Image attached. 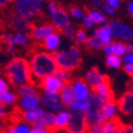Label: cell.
<instances>
[{
	"mask_svg": "<svg viewBox=\"0 0 133 133\" xmlns=\"http://www.w3.org/2000/svg\"><path fill=\"white\" fill-rule=\"evenodd\" d=\"M56 32V29L53 26L52 23L50 22H34L33 26L30 31V36L32 41H34L35 43H37V45L39 43L42 42V40L48 37L50 34Z\"/></svg>",
	"mask_w": 133,
	"mask_h": 133,
	"instance_id": "10",
	"label": "cell"
},
{
	"mask_svg": "<svg viewBox=\"0 0 133 133\" xmlns=\"http://www.w3.org/2000/svg\"><path fill=\"white\" fill-rule=\"evenodd\" d=\"M18 95L16 92L12 91V90H6L2 93H0V102L1 105L5 106V107H14L17 105L18 103Z\"/></svg>",
	"mask_w": 133,
	"mask_h": 133,
	"instance_id": "26",
	"label": "cell"
},
{
	"mask_svg": "<svg viewBox=\"0 0 133 133\" xmlns=\"http://www.w3.org/2000/svg\"><path fill=\"white\" fill-rule=\"evenodd\" d=\"M70 119V113L69 111H59L57 114H55V122H54V128L55 131L59 130H65V127Z\"/></svg>",
	"mask_w": 133,
	"mask_h": 133,
	"instance_id": "27",
	"label": "cell"
},
{
	"mask_svg": "<svg viewBox=\"0 0 133 133\" xmlns=\"http://www.w3.org/2000/svg\"><path fill=\"white\" fill-rule=\"evenodd\" d=\"M112 37L117 39L118 41H127L130 42L133 40V28L129 24L118 21V20H113L110 23H108Z\"/></svg>",
	"mask_w": 133,
	"mask_h": 133,
	"instance_id": "8",
	"label": "cell"
},
{
	"mask_svg": "<svg viewBox=\"0 0 133 133\" xmlns=\"http://www.w3.org/2000/svg\"><path fill=\"white\" fill-rule=\"evenodd\" d=\"M59 96H60V102H61L62 106L66 107V108H70L71 105L76 101L71 81L65 82V84L63 85V87L59 91Z\"/></svg>",
	"mask_w": 133,
	"mask_h": 133,
	"instance_id": "21",
	"label": "cell"
},
{
	"mask_svg": "<svg viewBox=\"0 0 133 133\" xmlns=\"http://www.w3.org/2000/svg\"><path fill=\"white\" fill-rule=\"evenodd\" d=\"M17 109V108H16ZM44 113L43 108L41 107H37L34 109H31V110H26V111H19V118L23 122H25L29 125H34L39 118L42 117V115Z\"/></svg>",
	"mask_w": 133,
	"mask_h": 133,
	"instance_id": "20",
	"label": "cell"
},
{
	"mask_svg": "<svg viewBox=\"0 0 133 133\" xmlns=\"http://www.w3.org/2000/svg\"><path fill=\"white\" fill-rule=\"evenodd\" d=\"M61 43V37L58 32H54L50 34L48 37H45L41 43H39L37 46L44 50L49 53H54L57 50H59V45Z\"/></svg>",
	"mask_w": 133,
	"mask_h": 133,
	"instance_id": "17",
	"label": "cell"
},
{
	"mask_svg": "<svg viewBox=\"0 0 133 133\" xmlns=\"http://www.w3.org/2000/svg\"><path fill=\"white\" fill-rule=\"evenodd\" d=\"M106 63L109 68L111 69H119L122 64H123V59L119 56H116V55H109L106 58Z\"/></svg>",
	"mask_w": 133,
	"mask_h": 133,
	"instance_id": "31",
	"label": "cell"
},
{
	"mask_svg": "<svg viewBox=\"0 0 133 133\" xmlns=\"http://www.w3.org/2000/svg\"><path fill=\"white\" fill-rule=\"evenodd\" d=\"M38 88L32 84H29V85H24V86H21L19 88H17V93L18 97H23V96H28V95H32V94H36V93H39L38 92Z\"/></svg>",
	"mask_w": 133,
	"mask_h": 133,
	"instance_id": "30",
	"label": "cell"
},
{
	"mask_svg": "<svg viewBox=\"0 0 133 133\" xmlns=\"http://www.w3.org/2000/svg\"><path fill=\"white\" fill-rule=\"evenodd\" d=\"M1 14H2V12H0V26H1L4 22V16H2Z\"/></svg>",
	"mask_w": 133,
	"mask_h": 133,
	"instance_id": "54",
	"label": "cell"
},
{
	"mask_svg": "<svg viewBox=\"0 0 133 133\" xmlns=\"http://www.w3.org/2000/svg\"><path fill=\"white\" fill-rule=\"evenodd\" d=\"M128 12L130 13V15L133 17V0H131V2L128 4Z\"/></svg>",
	"mask_w": 133,
	"mask_h": 133,
	"instance_id": "52",
	"label": "cell"
},
{
	"mask_svg": "<svg viewBox=\"0 0 133 133\" xmlns=\"http://www.w3.org/2000/svg\"><path fill=\"white\" fill-rule=\"evenodd\" d=\"M50 133H57V131L56 132H50Z\"/></svg>",
	"mask_w": 133,
	"mask_h": 133,
	"instance_id": "56",
	"label": "cell"
},
{
	"mask_svg": "<svg viewBox=\"0 0 133 133\" xmlns=\"http://www.w3.org/2000/svg\"><path fill=\"white\" fill-rule=\"evenodd\" d=\"M13 3V0H0V12H4Z\"/></svg>",
	"mask_w": 133,
	"mask_h": 133,
	"instance_id": "41",
	"label": "cell"
},
{
	"mask_svg": "<svg viewBox=\"0 0 133 133\" xmlns=\"http://www.w3.org/2000/svg\"><path fill=\"white\" fill-rule=\"evenodd\" d=\"M69 15H70V17H73L75 19H82V17L86 15V13H85L84 10L80 9V8L72 6L69 10Z\"/></svg>",
	"mask_w": 133,
	"mask_h": 133,
	"instance_id": "38",
	"label": "cell"
},
{
	"mask_svg": "<svg viewBox=\"0 0 133 133\" xmlns=\"http://www.w3.org/2000/svg\"><path fill=\"white\" fill-rule=\"evenodd\" d=\"M123 126L124 124L118 117L111 119V121H105L101 125L103 133H121Z\"/></svg>",
	"mask_w": 133,
	"mask_h": 133,
	"instance_id": "24",
	"label": "cell"
},
{
	"mask_svg": "<svg viewBox=\"0 0 133 133\" xmlns=\"http://www.w3.org/2000/svg\"><path fill=\"white\" fill-rule=\"evenodd\" d=\"M84 44L86 45V48L92 49V50H101V49H103V45L101 44V42L97 40V38L95 36L87 38L86 41L84 42Z\"/></svg>",
	"mask_w": 133,
	"mask_h": 133,
	"instance_id": "35",
	"label": "cell"
},
{
	"mask_svg": "<svg viewBox=\"0 0 133 133\" xmlns=\"http://www.w3.org/2000/svg\"><path fill=\"white\" fill-rule=\"evenodd\" d=\"M28 60L33 77V84L37 88L42 79L54 75L58 69L53 53H49L39 46L30 50Z\"/></svg>",
	"mask_w": 133,
	"mask_h": 133,
	"instance_id": "1",
	"label": "cell"
},
{
	"mask_svg": "<svg viewBox=\"0 0 133 133\" xmlns=\"http://www.w3.org/2000/svg\"><path fill=\"white\" fill-rule=\"evenodd\" d=\"M46 12L50 19L52 21L53 26L56 30H62L64 26L71 23L69 12H66L64 9L59 6L55 1H49L46 4Z\"/></svg>",
	"mask_w": 133,
	"mask_h": 133,
	"instance_id": "6",
	"label": "cell"
},
{
	"mask_svg": "<svg viewBox=\"0 0 133 133\" xmlns=\"http://www.w3.org/2000/svg\"><path fill=\"white\" fill-rule=\"evenodd\" d=\"M123 61H125V63H133V52L132 53H125L122 56Z\"/></svg>",
	"mask_w": 133,
	"mask_h": 133,
	"instance_id": "45",
	"label": "cell"
},
{
	"mask_svg": "<svg viewBox=\"0 0 133 133\" xmlns=\"http://www.w3.org/2000/svg\"><path fill=\"white\" fill-rule=\"evenodd\" d=\"M117 113H118V107L115 102V99L104 104L103 115L106 121H111V119L116 118L117 117Z\"/></svg>",
	"mask_w": 133,
	"mask_h": 133,
	"instance_id": "25",
	"label": "cell"
},
{
	"mask_svg": "<svg viewBox=\"0 0 133 133\" xmlns=\"http://www.w3.org/2000/svg\"><path fill=\"white\" fill-rule=\"evenodd\" d=\"M5 126H6V122H5V121H2V119H0V133L3 131V129L5 128Z\"/></svg>",
	"mask_w": 133,
	"mask_h": 133,
	"instance_id": "53",
	"label": "cell"
},
{
	"mask_svg": "<svg viewBox=\"0 0 133 133\" xmlns=\"http://www.w3.org/2000/svg\"><path fill=\"white\" fill-rule=\"evenodd\" d=\"M124 71L130 75L131 77L133 76V63H125L124 65Z\"/></svg>",
	"mask_w": 133,
	"mask_h": 133,
	"instance_id": "46",
	"label": "cell"
},
{
	"mask_svg": "<svg viewBox=\"0 0 133 133\" xmlns=\"http://www.w3.org/2000/svg\"><path fill=\"white\" fill-rule=\"evenodd\" d=\"M87 133H103L101 125H92V126H89V129H88Z\"/></svg>",
	"mask_w": 133,
	"mask_h": 133,
	"instance_id": "44",
	"label": "cell"
},
{
	"mask_svg": "<svg viewBox=\"0 0 133 133\" xmlns=\"http://www.w3.org/2000/svg\"><path fill=\"white\" fill-rule=\"evenodd\" d=\"M3 75L8 82L14 88L33 84V77L30 69L29 60L23 56L12 57L3 68Z\"/></svg>",
	"mask_w": 133,
	"mask_h": 133,
	"instance_id": "2",
	"label": "cell"
},
{
	"mask_svg": "<svg viewBox=\"0 0 133 133\" xmlns=\"http://www.w3.org/2000/svg\"><path fill=\"white\" fill-rule=\"evenodd\" d=\"M121 133H133V126L132 125H124Z\"/></svg>",
	"mask_w": 133,
	"mask_h": 133,
	"instance_id": "48",
	"label": "cell"
},
{
	"mask_svg": "<svg viewBox=\"0 0 133 133\" xmlns=\"http://www.w3.org/2000/svg\"><path fill=\"white\" fill-rule=\"evenodd\" d=\"M87 16L94 24L103 25L107 22V15H105V13L101 10H91L88 12Z\"/></svg>",
	"mask_w": 133,
	"mask_h": 133,
	"instance_id": "28",
	"label": "cell"
},
{
	"mask_svg": "<svg viewBox=\"0 0 133 133\" xmlns=\"http://www.w3.org/2000/svg\"><path fill=\"white\" fill-rule=\"evenodd\" d=\"M3 23H5L8 25L9 31H11V32L30 33L34 22L28 18H25V17H23L21 15L11 12L8 16L4 17Z\"/></svg>",
	"mask_w": 133,
	"mask_h": 133,
	"instance_id": "7",
	"label": "cell"
},
{
	"mask_svg": "<svg viewBox=\"0 0 133 133\" xmlns=\"http://www.w3.org/2000/svg\"><path fill=\"white\" fill-rule=\"evenodd\" d=\"M105 76L106 75L102 74L97 68H92L91 70H89L87 72V74L85 76V81L88 84L89 87L94 88V87H96L97 85H99L104 80Z\"/></svg>",
	"mask_w": 133,
	"mask_h": 133,
	"instance_id": "23",
	"label": "cell"
},
{
	"mask_svg": "<svg viewBox=\"0 0 133 133\" xmlns=\"http://www.w3.org/2000/svg\"><path fill=\"white\" fill-rule=\"evenodd\" d=\"M9 89H10V84L8 82V80L4 77L0 76V93H2Z\"/></svg>",
	"mask_w": 133,
	"mask_h": 133,
	"instance_id": "39",
	"label": "cell"
},
{
	"mask_svg": "<svg viewBox=\"0 0 133 133\" xmlns=\"http://www.w3.org/2000/svg\"><path fill=\"white\" fill-rule=\"evenodd\" d=\"M127 90L129 92H132L133 93V76L131 77V79L128 81V84H127Z\"/></svg>",
	"mask_w": 133,
	"mask_h": 133,
	"instance_id": "51",
	"label": "cell"
},
{
	"mask_svg": "<svg viewBox=\"0 0 133 133\" xmlns=\"http://www.w3.org/2000/svg\"><path fill=\"white\" fill-rule=\"evenodd\" d=\"M93 36H95L97 38V40L101 42L103 48L108 45V44H110L112 42V39H113L111 30H110L108 24H103V25L99 26L98 29H96Z\"/></svg>",
	"mask_w": 133,
	"mask_h": 133,
	"instance_id": "22",
	"label": "cell"
},
{
	"mask_svg": "<svg viewBox=\"0 0 133 133\" xmlns=\"http://www.w3.org/2000/svg\"><path fill=\"white\" fill-rule=\"evenodd\" d=\"M63 85H64V82L62 80L57 78L55 75H51V76H48L44 79H42L39 82L38 88L41 89L42 91H46V92L59 93V91L61 90Z\"/></svg>",
	"mask_w": 133,
	"mask_h": 133,
	"instance_id": "15",
	"label": "cell"
},
{
	"mask_svg": "<svg viewBox=\"0 0 133 133\" xmlns=\"http://www.w3.org/2000/svg\"><path fill=\"white\" fill-rule=\"evenodd\" d=\"M40 103L48 111L57 113L62 110L63 106L60 102L59 93H53V92H46L42 91L40 93Z\"/></svg>",
	"mask_w": 133,
	"mask_h": 133,
	"instance_id": "11",
	"label": "cell"
},
{
	"mask_svg": "<svg viewBox=\"0 0 133 133\" xmlns=\"http://www.w3.org/2000/svg\"><path fill=\"white\" fill-rule=\"evenodd\" d=\"M93 92H95L99 97L103 99L104 103H108L110 101H114V93L111 87V82H110V78L106 75L104 80L101 82L99 85H97L96 87L92 88Z\"/></svg>",
	"mask_w": 133,
	"mask_h": 133,
	"instance_id": "12",
	"label": "cell"
},
{
	"mask_svg": "<svg viewBox=\"0 0 133 133\" xmlns=\"http://www.w3.org/2000/svg\"><path fill=\"white\" fill-rule=\"evenodd\" d=\"M125 52L126 53H132L133 52V44L130 42L125 43Z\"/></svg>",
	"mask_w": 133,
	"mask_h": 133,
	"instance_id": "50",
	"label": "cell"
},
{
	"mask_svg": "<svg viewBox=\"0 0 133 133\" xmlns=\"http://www.w3.org/2000/svg\"><path fill=\"white\" fill-rule=\"evenodd\" d=\"M0 106H1V102H0Z\"/></svg>",
	"mask_w": 133,
	"mask_h": 133,
	"instance_id": "57",
	"label": "cell"
},
{
	"mask_svg": "<svg viewBox=\"0 0 133 133\" xmlns=\"http://www.w3.org/2000/svg\"><path fill=\"white\" fill-rule=\"evenodd\" d=\"M55 61L59 69L74 71L81 63V53L77 45H72L66 50H57L53 53Z\"/></svg>",
	"mask_w": 133,
	"mask_h": 133,
	"instance_id": "3",
	"label": "cell"
},
{
	"mask_svg": "<svg viewBox=\"0 0 133 133\" xmlns=\"http://www.w3.org/2000/svg\"><path fill=\"white\" fill-rule=\"evenodd\" d=\"M105 3L112 6L113 9H118L122 4V0H105Z\"/></svg>",
	"mask_w": 133,
	"mask_h": 133,
	"instance_id": "42",
	"label": "cell"
},
{
	"mask_svg": "<svg viewBox=\"0 0 133 133\" xmlns=\"http://www.w3.org/2000/svg\"><path fill=\"white\" fill-rule=\"evenodd\" d=\"M9 123H12L15 133H30L31 126H30L29 124H26L25 122L21 121L20 118L12 119V121H10Z\"/></svg>",
	"mask_w": 133,
	"mask_h": 133,
	"instance_id": "29",
	"label": "cell"
},
{
	"mask_svg": "<svg viewBox=\"0 0 133 133\" xmlns=\"http://www.w3.org/2000/svg\"><path fill=\"white\" fill-rule=\"evenodd\" d=\"M87 107H88V102L87 101H75L69 109L72 110V111H76V112L85 114L86 111H87Z\"/></svg>",
	"mask_w": 133,
	"mask_h": 133,
	"instance_id": "34",
	"label": "cell"
},
{
	"mask_svg": "<svg viewBox=\"0 0 133 133\" xmlns=\"http://www.w3.org/2000/svg\"><path fill=\"white\" fill-rule=\"evenodd\" d=\"M105 2L103 1V0H93L92 1V5L96 9V10H99V9H103Z\"/></svg>",
	"mask_w": 133,
	"mask_h": 133,
	"instance_id": "47",
	"label": "cell"
},
{
	"mask_svg": "<svg viewBox=\"0 0 133 133\" xmlns=\"http://www.w3.org/2000/svg\"><path fill=\"white\" fill-rule=\"evenodd\" d=\"M11 34L12 32L9 30L1 33V35H0V51L12 58L15 56H18L19 51L13 45L11 40Z\"/></svg>",
	"mask_w": 133,
	"mask_h": 133,
	"instance_id": "13",
	"label": "cell"
},
{
	"mask_svg": "<svg viewBox=\"0 0 133 133\" xmlns=\"http://www.w3.org/2000/svg\"><path fill=\"white\" fill-rule=\"evenodd\" d=\"M82 25H84L86 29H92L94 26V23L90 20V18L87 16V14L82 17Z\"/></svg>",
	"mask_w": 133,
	"mask_h": 133,
	"instance_id": "43",
	"label": "cell"
},
{
	"mask_svg": "<svg viewBox=\"0 0 133 133\" xmlns=\"http://www.w3.org/2000/svg\"><path fill=\"white\" fill-rule=\"evenodd\" d=\"M70 119L65 127V131L68 133H87L89 129V124L86 119L84 113L69 110Z\"/></svg>",
	"mask_w": 133,
	"mask_h": 133,
	"instance_id": "9",
	"label": "cell"
},
{
	"mask_svg": "<svg viewBox=\"0 0 133 133\" xmlns=\"http://www.w3.org/2000/svg\"><path fill=\"white\" fill-rule=\"evenodd\" d=\"M103 12L105 13V15H108V16H114L115 13H116V10L113 9L112 6H110V5H108V4L105 3L104 6H103Z\"/></svg>",
	"mask_w": 133,
	"mask_h": 133,
	"instance_id": "40",
	"label": "cell"
},
{
	"mask_svg": "<svg viewBox=\"0 0 133 133\" xmlns=\"http://www.w3.org/2000/svg\"><path fill=\"white\" fill-rule=\"evenodd\" d=\"M30 133H49V132L45 129H38V128H34V127H33V128H31Z\"/></svg>",
	"mask_w": 133,
	"mask_h": 133,
	"instance_id": "49",
	"label": "cell"
},
{
	"mask_svg": "<svg viewBox=\"0 0 133 133\" xmlns=\"http://www.w3.org/2000/svg\"><path fill=\"white\" fill-rule=\"evenodd\" d=\"M40 1H41V2H44V1H46V0H40Z\"/></svg>",
	"mask_w": 133,
	"mask_h": 133,
	"instance_id": "55",
	"label": "cell"
},
{
	"mask_svg": "<svg viewBox=\"0 0 133 133\" xmlns=\"http://www.w3.org/2000/svg\"><path fill=\"white\" fill-rule=\"evenodd\" d=\"M111 45V50H112V54L122 57L126 52H125V43H123L122 41H112L110 43Z\"/></svg>",
	"mask_w": 133,
	"mask_h": 133,
	"instance_id": "32",
	"label": "cell"
},
{
	"mask_svg": "<svg viewBox=\"0 0 133 133\" xmlns=\"http://www.w3.org/2000/svg\"><path fill=\"white\" fill-rule=\"evenodd\" d=\"M118 107V111H121L125 115H130L133 113V93L125 92L116 102Z\"/></svg>",
	"mask_w": 133,
	"mask_h": 133,
	"instance_id": "19",
	"label": "cell"
},
{
	"mask_svg": "<svg viewBox=\"0 0 133 133\" xmlns=\"http://www.w3.org/2000/svg\"><path fill=\"white\" fill-rule=\"evenodd\" d=\"M87 38H88V36H87V32L85 29L80 28V29L76 30L75 36H74V41L76 44H82L86 41Z\"/></svg>",
	"mask_w": 133,
	"mask_h": 133,
	"instance_id": "36",
	"label": "cell"
},
{
	"mask_svg": "<svg viewBox=\"0 0 133 133\" xmlns=\"http://www.w3.org/2000/svg\"><path fill=\"white\" fill-rule=\"evenodd\" d=\"M76 101H87L91 94L90 87L84 79H74L71 81Z\"/></svg>",
	"mask_w": 133,
	"mask_h": 133,
	"instance_id": "16",
	"label": "cell"
},
{
	"mask_svg": "<svg viewBox=\"0 0 133 133\" xmlns=\"http://www.w3.org/2000/svg\"><path fill=\"white\" fill-rule=\"evenodd\" d=\"M54 75L57 78H59L60 80H62L64 84H65V82H70V81L73 80V78H72V72L71 71H68V70H63V69H59L58 68Z\"/></svg>",
	"mask_w": 133,
	"mask_h": 133,
	"instance_id": "33",
	"label": "cell"
},
{
	"mask_svg": "<svg viewBox=\"0 0 133 133\" xmlns=\"http://www.w3.org/2000/svg\"><path fill=\"white\" fill-rule=\"evenodd\" d=\"M61 33L63 34V36L68 39H74V36H75V33H76V28L70 23L66 26H64L62 30H61Z\"/></svg>",
	"mask_w": 133,
	"mask_h": 133,
	"instance_id": "37",
	"label": "cell"
},
{
	"mask_svg": "<svg viewBox=\"0 0 133 133\" xmlns=\"http://www.w3.org/2000/svg\"><path fill=\"white\" fill-rule=\"evenodd\" d=\"M87 102H88V107H87L85 116H86V119L89 126L102 125L106 121L103 115V107L105 104L103 102V99L95 92L91 91V94L88 97Z\"/></svg>",
	"mask_w": 133,
	"mask_h": 133,
	"instance_id": "5",
	"label": "cell"
},
{
	"mask_svg": "<svg viewBox=\"0 0 133 133\" xmlns=\"http://www.w3.org/2000/svg\"><path fill=\"white\" fill-rule=\"evenodd\" d=\"M42 3L40 0H13L12 11L23 17L34 20L38 18L42 13Z\"/></svg>",
	"mask_w": 133,
	"mask_h": 133,
	"instance_id": "4",
	"label": "cell"
},
{
	"mask_svg": "<svg viewBox=\"0 0 133 133\" xmlns=\"http://www.w3.org/2000/svg\"><path fill=\"white\" fill-rule=\"evenodd\" d=\"M11 40L13 45L20 52V49H32V39L30 33L21 32H12Z\"/></svg>",
	"mask_w": 133,
	"mask_h": 133,
	"instance_id": "18",
	"label": "cell"
},
{
	"mask_svg": "<svg viewBox=\"0 0 133 133\" xmlns=\"http://www.w3.org/2000/svg\"><path fill=\"white\" fill-rule=\"evenodd\" d=\"M39 105H40V93H36V94L19 97L16 108H17L18 111L22 112V111L37 108L39 107Z\"/></svg>",
	"mask_w": 133,
	"mask_h": 133,
	"instance_id": "14",
	"label": "cell"
}]
</instances>
